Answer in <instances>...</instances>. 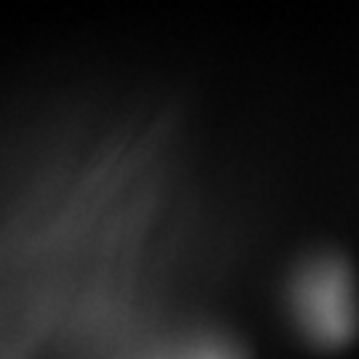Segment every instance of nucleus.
<instances>
[{"label": "nucleus", "mask_w": 359, "mask_h": 359, "mask_svg": "<svg viewBox=\"0 0 359 359\" xmlns=\"http://www.w3.org/2000/svg\"><path fill=\"white\" fill-rule=\"evenodd\" d=\"M298 327L320 348H344L359 333L354 271L338 253L311 258L290 287Z\"/></svg>", "instance_id": "obj_1"}]
</instances>
